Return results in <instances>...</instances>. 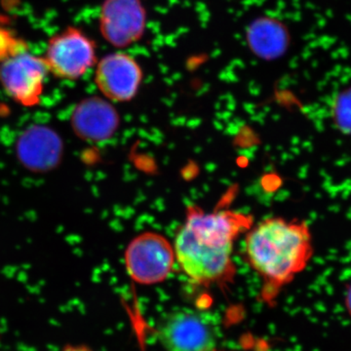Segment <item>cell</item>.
<instances>
[{
	"mask_svg": "<svg viewBox=\"0 0 351 351\" xmlns=\"http://www.w3.org/2000/svg\"><path fill=\"white\" fill-rule=\"evenodd\" d=\"M253 223V217L242 212H206L191 205L176 235V262L195 285L228 286L237 276L232 258L235 241Z\"/></svg>",
	"mask_w": 351,
	"mask_h": 351,
	"instance_id": "cell-1",
	"label": "cell"
},
{
	"mask_svg": "<svg viewBox=\"0 0 351 351\" xmlns=\"http://www.w3.org/2000/svg\"><path fill=\"white\" fill-rule=\"evenodd\" d=\"M313 234L306 221L269 217L252 226L245 239V258L262 279L260 299L274 306L281 291L311 263Z\"/></svg>",
	"mask_w": 351,
	"mask_h": 351,
	"instance_id": "cell-2",
	"label": "cell"
},
{
	"mask_svg": "<svg viewBox=\"0 0 351 351\" xmlns=\"http://www.w3.org/2000/svg\"><path fill=\"white\" fill-rule=\"evenodd\" d=\"M124 262L129 276L136 283L145 286L162 283L174 269V245L160 233H141L127 246Z\"/></svg>",
	"mask_w": 351,
	"mask_h": 351,
	"instance_id": "cell-3",
	"label": "cell"
},
{
	"mask_svg": "<svg viewBox=\"0 0 351 351\" xmlns=\"http://www.w3.org/2000/svg\"><path fill=\"white\" fill-rule=\"evenodd\" d=\"M44 61L57 78L78 80L98 63L96 44L82 29L69 27L50 39Z\"/></svg>",
	"mask_w": 351,
	"mask_h": 351,
	"instance_id": "cell-4",
	"label": "cell"
},
{
	"mask_svg": "<svg viewBox=\"0 0 351 351\" xmlns=\"http://www.w3.org/2000/svg\"><path fill=\"white\" fill-rule=\"evenodd\" d=\"M218 335L209 315L189 309L170 313L158 328L166 351H217Z\"/></svg>",
	"mask_w": 351,
	"mask_h": 351,
	"instance_id": "cell-5",
	"label": "cell"
},
{
	"mask_svg": "<svg viewBox=\"0 0 351 351\" xmlns=\"http://www.w3.org/2000/svg\"><path fill=\"white\" fill-rule=\"evenodd\" d=\"M48 73L44 58L27 50L0 62V84L14 101L27 108L38 105Z\"/></svg>",
	"mask_w": 351,
	"mask_h": 351,
	"instance_id": "cell-6",
	"label": "cell"
},
{
	"mask_svg": "<svg viewBox=\"0 0 351 351\" xmlns=\"http://www.w3.org/2000/svg\"><path fill=\"white\" fill-rule=\"evenodd\" d=\"M144 80L142 66L125 50L101 58L96 64L95 83L108 101L127 103L137 96Z\"/></svg>",
	"mask_w": 351,
	"mask_h": 351,
	"instance_id": "cell-7",
	"label": "cell"
},
{
	"mask_svg": "<svg viewBox=\"0 0 351 351\" xmlns=\"http://www.w3.org/2000/svg\"><path fill=\"white\" fill-rule=\"evenodd\" d=\"M147 12L143 0H105L100 12L101 34L113 47L124 50L144 36Z\"/></svg>",
	"mask_w": 351,
	"mask_h": 351,
	"instance_id": "cell-8",
	"label": "cell"
},
{
	"mask_svg": "<svg viewBox=\"0 0 351 351\" xmlns=\"http://www.w3.org/2000/svg\"><path fill=\"white\" fill-rule=\"evenodd\" d=\"M73 123L82 137L101 142L108 140L117 132L119 117L110 101L94 97L77 106L73 113Z\"/></svg>",
	"mask_w": 351,
	"mask_h": 351,
	"instance_id": "cell-9",
	"label": "cell"
},
{
	"mask_svg": "<svg viewBox=\"0 0 351 351\" xmlns=\"http://www.w3.org/2000/svg\"><path fill=\"white\" fill-rule=\"evenodd\" d=\"M247 43L253 54L267 61L278 59L289 47L288 29L279 21L260 17L249 25Z\"/></svg>",
	"mask_w": 351,
	"mask_h": 351,
	"instance_id": "cell-10",
	"label": "cell"
},
{
	"mask_svg": "<svg viewBox=\"0 0 351 351\" xmlns=\"http://www.w3.org/2000/svg\"><path fill=\"white\" fill-rule=\"evenodd\" d=\"M25 50L27 49L24 41L0 27V62Z\"/></svg>",
	"mask_w": 351,
	"mask_h": 351,
	"instance_id": "cell-11",
	"label": "cell"
},
{
	"mask_svg": "<svg viewBox=\"0 0 351 351\" xmlns=\"http://www.w3.org/2000/svg\"><path fill=\"white\" fill-rule=\"evenodd\" d=\"M62 351H94L86 346L82 345H68L64 346Z\"/></svg>",
	"mask_w": 351,
	"mask_h": 351,
	"instance_id": "cell-12",
	"label": "cell"
},
{
	"mask_svg": "<svg viewBox=\"0 0 351 351\" xmlns=\"http://www.w3.org/2000/svg\"><path fill=\"white\" fill-rule=\"evenodd\" d=\"M346 304L351 315V286L350 288L348 289V294H346Z\"/></svg>",
	"mask_w": 351,
	"mask_h": 351,
	"instance_id": "cell-13",
	"label": "cell"
}]
</instances>
